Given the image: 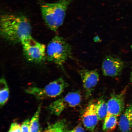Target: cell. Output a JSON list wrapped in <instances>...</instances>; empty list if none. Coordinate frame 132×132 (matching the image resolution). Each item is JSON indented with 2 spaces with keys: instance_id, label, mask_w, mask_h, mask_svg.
Segmentation results:
<instances>
[{
  "instance_id": "obj_9",
  "label": "cell",
  "mask_w": 132,
  "mask_h": 132,
  "mask_svg": "<svg viewBox=\"0 0 132 132\" xmlns=\"http://www.w3.org/2000/svg\"><path fill=\"white\" fill-rule=\"evenodd\" d=\"M81 119L84 127L88 131L93 132L100 120L96 110L95 103L89 104L84 110Z\"/></svg>"
},
{
  "instance_id": "obj_13",
  "label": "cell",
  "mask_w": 132,
  "mask_h": 132,
  "mask_svg": "<svg viewBox=\"0 0 132 132\" xmlns=\"http://www.w3.org/2000/svg\"><path fill=\"white\" fill-rule=\"evenodd\" d=\"M67 128L66 120L62 119L49 125L42 132H67Z\"/></svg>"
},
{
  "instance_id": "obj_18",
  "label": "cell",
  "mask_w": 132,
  "mask_h": 132,
  "mask_svg": "<svg viewBox=\"0 0 132 132\" xmlns=\"http://www.w3.org/2000/svg\"><path fill=\"white\" fill-rule=\"evenodd\" d=\"M8 132H21V125L17 123H13Z\"/></svg>"
},
{
  "instance_id": "obj_8",
  "label": "cell",
  "mask_w": 132,
  "mask_h": 132,
  "mask_svg": "<svg viewBox=\"0 0 132 132\" xmlns=\"http://www.w3.org/2000/svg\"><path fill=\"white\" fill-rule=\"evenodd\" d=\"M79 73L81 79L86 95L88 98L91 96L100 80L99 74L96 70L85 69L80 70Z\"/></svg>"
},
{
  "instance_id": "obj_21",
  "label": "cell",
  "mask_w": 132,
  "mask_h": 132,
  "mask_svg": "<svg viewBox=\"0 0 132 132\" xmlns=\"http://www.w3.org/2000/svg\"><path fill=\"white\" fill-rule=\"evenodd\" d=\"M130 80H131V81L132 82V70L131 72V75H130Z\"/></svg>"
},
{
  "instance_id": "obj_20",
  "label": "cell",
  "mask_w": 132,
  "mask_h": 132,
  "mask_svg": "<svg viewBox=\"0 0 132 132\" xmlns=\"http://www.w3.org/2000/svg\"><path fill=\"white\" fill-rule=\"evenodd\" d=\"M94 39L95 42H98L100 39L98 37H95L94 38Z\"/></svg>"
},
{
  "instance_id": "obj_5",
  "label": "cell",
  "mask_w": 132,
  "mask_h": 132,
  "mask_svg": "<svg viewBox=\"0 0 132 132\" xmlns=\"http://www.w3.org/2000/svg\"><path fill=\"white\" fill-rule=\"evenodd\" d=\"M21 43L25 57L32 62L39 63L45 60L46 55V46L30 36L23 39Z\"/></svg>"
},
{
  "instance_id": "obj_17",
  "label": "cell",
  "mask_w": 132,
  "mask_h": 132,
  "mask_svg": "<svg viewBox=\"0 0 132 132\" xmlns=\"http://www.w3.org/2000/svg\"><path fill=\"white\" fill-rule=\"evenodd\" d=\"M30 121L27 119L23 122L21 125V132H30Z\"/></svg>"
},
{
  "instance_id": "obj_6",
  "label": "cell",
  "mask_w": 132,
  "mask_h": 132,
  "mask_svg": "<svg viewBox=\"0 0 132 132\" xmlns=\"http://www.w3.org/2000/svg\"><path fill=\"white\" fill-rule=\"evenodd\" d=\"M81 100V96L78 92H71L51 103L47 109L51 114L59 116L66 109L78 106Z\"/></svg>"
},
{
  "instance_id": "obj_12",
  "label": "cell",
  "mask_w": 132,
  "mask_h": 132,
  "mask_svg": "<svg viewBox=\"0 0 132 132\" xmlns=\"http://www.w3.org/2000/svg\"><path fill=\"white\" fill-rule=\"evenodd\" d=\"M0 85V105L2 107L4 106L9 98V89L7 82L4 78H1Z\"/></svg>"
},
{
  "instance_id": "obj_22",
  "label": "cell",
  "mask_w": 132,
  "mask_h": 132,
  "mask_svg": "<svg viewBox=\"0 0 132 132\" xmlns=\"http://www.w3.org/2000/svg\"><path fill=\"white\" fill-rule=\"evenodd\" d=\"M131 48H132V46H131Z\"/></svg>"
},
{
  "instance_id": "obj_3",
  "label": "cell",
  "mask_w": 132,
  "mask_h": 132,
  "mask_svg": "<svg viewBox=\"0 0 132 132\" xmlns=\"http://www.w3.org/2000/svg\"><path fill=\"white\" fill-rule=\"evenodd\" d=\"M48 61L62 67L72 54V47L63 38L56 36L48 44L46 48Z\"/></svg>"
},
{
  "instance_id": "obj_10",
  "label": "cell",
  "mask_w": 132,
  "mask_h": 132,
  "mask_svg": "<svg viewBox=\"0 0 132 132\" xmlns=\"http://www.w3.org/2000/svg\"><path fill=\"white\" fill-rule=\"evenodd\" d=\"M125 91L112 96L107 103L108 113L107 115L117 117L121 114L124 110Z\"/></svg>"
},
{
  "instance_id": "obj_14",
  "label": "cell",
  "mask_w": 132,
  "mask_h": 132,
  "mask_svg": "<svg viewBox=\"0 0 132 132\" xmlns=\"http://www.w3.org/2000/svg\"><path fill=\"white\" fill-rule=\"evenodd\" d=\"M96 110L100 120H104L108 113L107 103L103 99H100L95 103Z\"/></svg>"
},
{
  "instance_id": "obj_7",
  "label": "cell",
  "mask_w": 132,
  "mask_h": 132,
  "mask_svg": "<svg viewBox=\"0 0 132 132\" xmlns=\"http://www.w3.org/2000/svg\"><path fill=\"white\" fill-rule=\"evenodd\" d=\"M123 61L119 57L108 55L104 59L102 70L105 76L116 77L120 75L125 67Z\"/></svg>"
},
{
  "instance_id": "obj_19",
  "label": "cell",
  "mask_w": 132,
  "mask_h": 132,
  "mask_svg": "<svg viewBox=\"0 0 132 132\" xmlns=\"http://www.w3.org/2000/svg\"><path fill=\"white\" fill-rule=\"evenodd\" d=\"M67 132H85V131L81 126L78 125L72 129L67 131Z\"/></svg>"
},
{
  "instance_id": "obj_23",
  "label": "cell",
  "mask_w": 132,
  "mask_h": 132,
  "mask_svg": "<svg viewBox=\"0 0 132 132\" xmlns=\"http://www.w3.org/2000/svg\"></svg>"
},
{
  "instance_id": "obj_1",
  "label": "cell",
  "mask_w": 132,
  "mask_h": 132,
  "mask_svg": "<svg viewBox=\"0 0 132 132\" xmlns=\"http://www.w3.org/2000/svg\"><path fill=\"white\" fill-rule=\"evenodd\" d=\"M0 26L1 37L13 43H21L24 38L31 36L30 22L24 15L3 14L1 16Z\"/></svg>"
},
{
  "instance_id": "obj_2",
  "label": "cell",
  "mask_w": 132,
  "mask_h": 132,
  "mask_svg": "<svg viewBox=\"0 0 132 132\" xmlns=\"http://www.w3.org/2000/svg\"><path fill=\"white\" fill-rule=\"evenodd\" d=\"M73 0H59L53 3H44L40 5L42 17L49 28L56 31L63 24L66 12Z\"/></svg>"
},
{
  "instance_id": "obj_15",
  "label": "cell",
  "mask_w": 132,
  "mask_h": 132,
  "mask_svg": "<svg viewBox=\"0 0 132 132\" xmlns=\"http://www.w3.org/2000/svg\"><path fill=\"white\" fill-rule=\"evenodd\" d=\"M117 116L112 115H107L104 120L103 129L105 131L114 129L118 123Z\"/></svg>"
},
{
  "instance_id": "obj_16",
  "label": "cell",
  "mask_w": 132,
  "mask_h": 132,
  "mask_svg": "<svg viewBox=\"0 0 132 132\" xmlns=\"http://www.w3.org/2000/svg\"><path fill=\"white\" fill-rule=\"evenodd\" d=\"M41 110V106L39 105L30 120V132H40L41 131L39 123V116Z\"/></svg>"
},
{
  "instance_id": "obj_4",
  "label": "cell",
  "mask_w": 132,
  "mask_h": 132,
  "mask_svg": "<svg viewBox=\"0 0 132 132\" xmlns=\"http://www.w3.org/2000/svg\"><path fill=\"white\" fill-rule=\"evenodd\" d=\"M68 85L62 77H60L42 88L31 87L26 89V93L33 96L38 100H44L58 96L63 92Z\"/></svg>"
},
{
  "instance_id": "obj_11",
  "label": "cell",
  "mask_w": 132,
  "mask_h": 132,
  "mask_svg": "<svg viewBox=\"0 0 132 132\" xmlns=\"http://www.w3.org/2000/svg\"><path fill=\"white\" fill-rule=\"evenodd\" d=\"M119 127L121 132H130L132 128V104L128 105L120 118Z\"/></svg>"
}]
</instances>
